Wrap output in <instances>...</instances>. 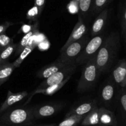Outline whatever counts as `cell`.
I'll return each mask as SVG.
<instances>
[{"label":"cell","mask_w":126,"mask_h":126,"mask_svg":"<svg viewBox=\"0 0 126 126\" xmlns=\"http://www.w3.org/2000/svg\"><path fill=\"white\" fill-rule=\"evenodd\" d=\"M120 48V35L111 32L106 37L96 56V63L100 74H106L112 69L118 56Z\"/></svg>","instance_id":"6da1fadb"},{"label":"cell","mask_w":126,"mask_h":126,"mask_svg":"<svg viewBox=\"0 0 126 126\" xmlns=\"http://www.w3.org/2000/svg\"><path fill=\"white\" fill-rule=\"evenodd\" d=\"M35 119L32 106L11 107L0 114V123L9 126H30Z\"/></svg>","instance_id":"7a4b0ae2"},{"label":"cell","mask_w":126,"mask_h":126,"mask_svg":"<svg viewBox=\"0 0 126 126\" xmlns=\"http://www.w3.org/2000/svg\"><path fill=\"white\" fill-rule=\"evenodd\" d=\"M96 56H93L83 64L80 78L77 85V92L84 93L90 90L96 85L100 73L96 63Z\"/></svg>","instance_id":"3957f363"},{"label":"cell","mask_w":126,"mask_h":126,"mask_svg":"<svg viewBox=\"0 0 126 126\" xmlns=\"http://www.w3.org/2000/svg\"><path fill=\"white\" fill-rule=\"evenodd\" d=\"M120 88L115 83L111 76L101 87L99 100L101 106L108 110L116 108Z\"/></svg>","instance_id":"277c9868"},{"label":"cell","mask_w":126,"mask_h":126,"mask_svg":"<svg viewBox=\"0 0 126 126\" xmlns=\"http://www.w3.org/2000/svg\"><path fill=\"white\" fill-rule=\"evenodd\" d=\"M90 40V38H89L88 35L86 34L80 40L71 43L65 50L60 53V55L56 60L67 64L76 63V59L80 54Z\"/></svg>","instance_id":"5b68a950"},{"label":"cell","mask_w":126,"mask_h":126,"mask_svg":"<svg viewBox=\"0 0 126 126\" xmlns=\"http://www.w3.org/2000/svg\"><path fill=\"white\" fill-rule=\"evenodd\" d=\"M106 38L105 34L103 33L92 37L76 59V64L78 66L85 64L93 56L97 54Z\"/></svg>","instance_id":"8992f818"},{"label":"cell","mask_w":126,"mask_h":126,"mask_svg":"<svg viewBox=\"0 0 126 126\" xmlns=\"http://www.w3.org/2000/svg\"><path fill=\"white\" fill-rule=\"evenodd\" d=\"M77 66H78V64H77L76 63L67 65V66L59 70V71L51 76L50 77L46 79L40 83L37 88H42L53 85L58 84V83L64 82L67 79H71V76L74 74L75 71L77 69Z\"/></svg>","instance_id":"52a82bcc"},{"label":"cell","mask_w":126,"mask_h":126,"mask_svg":"<svg viewBox=\"0 0 126 126\" xmlns=\"http://www.w3.org/2000/svg\"><path fill=\"white\" fill-rule=\"evenodd\" d=\"M63 107L61 103H48L33 106V116L36 119L50 117L59 112Z\"/></svg>","instance_id":"ba28073f"},{"label":"cell","mask_w":126,"mask_h":126,"mask_svg":"<svg viewBox=\"0 0 126 126\" xmlns=\"http://www.w3.org/2000/svg\"><path fill=\"white\" fill-rule=\"evenodd\" d=\"M119 88L126 87V59H120L113 67L110 76Z\"/></svg>","instance_id":"9c48e42d"},{"label":"cell","mask_w":126,"mask_h":126,"mask_svg":"<svg viewBox=\"0 0 126 126\" xmlns=\"http://www.w3.org/2000/svg\"><path fill=\"white\" fill-rule=\"evenodd\" d=\"M86 34H87V29L84 22V20L81 17L79 16V19L77 24L74 27L73 30L71 32V34L70 35L67 40L66 41L65 44L61 49L60 53L65 50L69 45L80 40Z\"/></svg>","instance_id":"30bf717a"},{"label":"cell","mask_w":126,"mask_h":126,"mask_svg":"<svg viewBox=\"0 0 126 126\" xmlns=\"http://www.w3.org/2000/svg\"><path fill=\"white\" fill-rule=\"evenodd\" d=\"M97 106H98V103L96 99H93V100L83 101L72 106L70 109L69 111L67 112L65 117H69L72 115H79V116L87 115L88 112H90L92 110H93Z\"/></svg>","instance_id":"8fae6325"},{"label":"cell","mask_w":126,"mask_h":126,"mask_svg":"<svg viewBox=\"0 0 126 126\" xmlns=\"http://www.w3.org/2000/svg\"><path fill=\"white\" fill-rule=\"evenodd\" d=\"M117 117L114 112L105 107L99 108V126H117Z\"/></svg>","instance_id":"7c38bea8"},{"label":"cell","mask_w":126,"mask_h":126,"mask_svg":"<svg viewBox=\"0 0 126 126\" xmlns=\"http://www.w3.org/2000/svg\"><path fill=\"white\" fill-rule=\"evenodd\" d=\"M108 17V9L106 8L98 14L97 17L95 19L92 24L90 33L92 37L102 33V32L103 31L106 25Z\"/></svg>","instance_id":"4fadbf2b"},{"label":"cell","mask_w":126,"mask_h":126,"mask_svg":"<svg viewBox=\"0 0 126 126\" xmlns=\"http://www.w3.org/2000/svg\"><path fill=\"white\" fill-rule=\"evenodd\" d=\"M28 95L29 93L27 91L13 93L11 91L8 90L6 99L0 107V114H1L3 112H4L9 108L12 107L14 104L21 101Z\"/></svg>","instance_id":"5bb4252c"},{"label":"cell","mask_w":126,"mask_h":126,"mask_svg":"<svg viewBox=\"0 0 126 126\" xmlns=\"http://www.w3.org/2000/svg\"><path fill=\"white\" fill-rule=\"evenodd\" d=\"M67 65L69 64L63 63L58 60H56L53 63L44 66L40 70H39L37 72V77L40 79H46L53 74H55L58 71H59L61 69L67 66Z\"/></svg>","instance_id":"9a60e30c"},{"label":"cell","mask_w":126,"mask_h":126,"mask_svg":"<svg viewBox=\"0 0 126 126\" xmlns=\"http://www.w3.org/2000/svg\"><path fill=\"white\" fill-rule=\"evenodd\" d=\"M70 78L67 79L66 80H65L64 82H61L60 83H58V84H55L53 85L48 86V87H44V88H36L35 89L33 92H32V93L30 94H29L28 95V98L26 102L24 104V105H27L29 104V103L30 102V100H32V97H33V95L36 94H38V93H42V94H45V95H48V96H51V95H53L54 93H56L61 88H63V86L69 80Z\"/></svg>","instance_id":"2e32d148"},{"label":"cell","mask_w":126,"mask_h":126,"mask_svg":"<svg viewBox=\"0 0 126 126\" xmlns=\"http://www.w3.org/2000/svg\"><path fill=\"white\" fill-rule=\"evenodd\" d=\"M116 108L117 109L122 125L126 122V87L120 88Z\"/></svg>","instance_id":"e0dca14e"},{"label":"cell","mask_w":126,"mask_h":126,"mask_svg":"<svg viewBox=\"0 0 126 126\" xmlns=\"http://www.w3.org/2000/svg\"><path fill=\"white\" fill-rule=\"evenodd\" d=\"M99 106H97L88 112L81 122L83 126H99Z\"/></svg>","instance_id":"ac0fdd59"},{"label":"cell","mask_w":126,"mask_h":126,"mask_svg":"<svg viewBox=\"0 0 126 126\" xmlns=\"http://www.w3.org/2000/svg\"><path fill=\"white\" fill-rule=\"evenodd\" d=\"M15 69L13 63L9 62L0 64V87L9 79Z\"/></svg>","instance_id":"d6986e66"},{"label":"cell","mask_w":126,"mask_h":126,"mask_svg":"<svg viewBox=\"0 0 126 126\" xmlns=\"http://www.w3.org/2000/svg\"><path fill=\"white\" fill-rule=\"evenodd\" d=\"M37 45L33 42V40H32V38L31 40H30L29 45H28L23 49L22 51L20 53L19 58H18L14 63H13L14 66H15L16 68H18V67H20L21 64L22 63V62L25 60V58H26L33 51V50L35 48Z\"/></svg>","instance_id":"ffe728a7"},{"label":"cell","mask_w":126,"mask_h":126,"mask_svg":"<svg viewBox=\"0 0 126 126\" xmlns=\"http://www.w3.org/2000/svg\"><path fill=\"white\" fill-rule=\"evenodd\" d=\"M38 32H39L38 30V27L36 28V29H33V30H32L31 32H29V33H26L24 37H22V38L21 39V40L20 41L19 43H17V47L16 49V54H20V53L22 51L23 49L27 47V46L29 45V43H30V40H31L32 38L33 37V36L36 33H37Z\"/></svg>","instance_id":"44dd1931"},{"label":"cell","mask_w":126,"mask_h":126,"mask_svg":"<svg viewBox=\"0 0 126 126\" xmlns=\"http://www.w3.org/2000/svg\"><path fill=\"white\" fill-rule=\"evenodd\" d=\"M85 116L86 115H83V116L72 115L65 117L64 119L61 121L58 125H56V126H77V125L81 123Z\"/></svg>","instance_id":"7402d4cb"},{"label":"cell","mask_w":126,"mask_h":126,"mask_svg":"<svg viewBox=\"0 0 126 126\" xmlns=\"http://www.w3.org/2000/svg\"><path fill=\"white\" fill-rule=\"evenodd\" d=\"M93 0H80L79 2V16L81 17L84 20L85 17L88 16L90 10L92 7Z\"/></svg>","instance_id":"603a6c76"},{"label":"cell","mask_w":126,"mask_h":126,"mask_svg":"<svg viewBox=\"0 0 126 126\" xmlns=\"http://www.w3.org/2000/svg\"><path fill=\"white\" fill-rule=\"evenodd\" d=\"M17 43H12L11 45L0 52V64L8 62V59L16 49Z\"/></svg>","instance_id":"cb8c5ba5"},{"label":"cell","mask_w":126,"mask_h":126,"mask_svg":"<svg viewBox=\"0 0 126 126\" xmlns=\"http://www.w3.org/2000/svg\"><path fill=\"white\" fill-rule=\"evenodd\" d=\"M111 1V0H93L92 11L94 14H100Z\"/></svg>","instance_id":"d4e9b609"},{"label":"cell","mask_w":126,"mask_h":126,"mask_svg":"<svg viewBox=\"0 0 126 126\" xmlns=\"http://www.w3.org/2000/svg\"><path fill=\"white\" fill-rule=\"evenodd\" d=\"M13 43L14 40L13 38L8 37L4 33L0 35V52Z\"/></svg>","instance_id":"484cf974"},{"label":"cell","mask_w":126,"mask_h":126,"mask_svg":"<svg viewBox=\"0 0 126 126\" xmlns=\"http://www.w3.org/2000/svg\"><path fill=\"white\" fill-rule=\"evenodd\" d=\"M40 16V14L38 9L37 7L34 6L28 11L26 14V17L28 20L30 21H37Z\"/></svg>","instance_id":"4316f807"},{"label":"cell","mask_w":126,"mask_h":126,"mask_svg":"<svg viewBox=\"0 0 126 126\" xmlns=\"http://www.w3.org/2000/svg\"><path fill=\"white\" fill-rule=\"evenodd\" d=\"M67 9L71 14H79V2L71 0L67 5Z\"/></svg>","instance_id":"83f0119b"},{"label":"cell","mask_w":126,"mask_h":126,"mask_svg":"<svg viewBox=\"0 0 126 126\" xmlns=\"http://www.w3.org/2000/svg\"><path fill=\"white\" fill-rule=\"evenodd\" d=\"M38 22L36 23L35 24H33V25H30V24H24L22 25V26L20 28V30H19V33L22 32V33H27L30 32H31L32 30H33V29H36V28H38Z\"/></svg>","instance_id":"f1b7e54d"},{"label":"cell","mask_w":126,"mask_h":126,"mask_svg":"<svg viewBox=\"0 0 126 126\" xmlns=\"http://www.w3.org/2000/svg\"><path fill=\"white\" fill-rule=\"evenodd\" d=\"M121 30H122V34L124 33L126 30V2L125 3L124 6L123 10L122 13V16H121Z\"/></svg>","instance_id":"f546056e"},{"label":"cell","mask_w":126,"mask_h":126,"mask_svg":"<svg viewBox=\"0 0 126 126\" xmlns=\"http://www.w3.org/2000/svg\"><path fill=\"white\" fill-rule=\"evenodd\" d=\"M50 47V43L48 40V39H46L42 42L38 43V48L40 51H46L49 49Z\"/></svg>","instance_id":"4dcf8cb0"},{"label":"cell","mask_w":126,"mask_h":126,"mask_svg":"<svg viewBox=\"0 0 126 126\" xmlns=\"http://www.w3.org/2000/svg\"><path fill=\"white\" fill-rule=\"evenodd\" d=\"M14 24H15V23L8 21H6L4 23H3V24H1L0 25V35L5 33V32L6 31V30L9 27L12 26V25H14Z\"/></svg>","instance_id":"1f68e13d"},{"label":"cell","mask_w":126,"mask_h":126,"mask_svg":"<svg viewBox=\"0 0 126 126\" xmlns=\"http://www.w3.org/2000/svg\"><path fill=\"white\" fill-rule=\"evenodd\" d=\"M45 1L46 0H34V6L37 7L40 15L43 12V9H44Z\"/></svg>","instance_id":"d6a6232c"},{"label":"cell","mask_w":126,"mask_h":126,"mask_svg":"<svg viewBox=\"0 0 126 126\" xmlns=\"http://www.w3.org/2000/svg\"><path fill=\"white\" fill-rule=\"evenodd\" d=\"M55 124H41V125H35V126H55Z\"/></svg>","instance_id":"836d02e7"},{"label":"cell","mask_w":126,"mask_h":126,"mask_svg":"<svg viewBox=\"0 0 126 126\" xmlns=\"http://www.w3.org/2000/svg\"><path fill=\"white\" fill-rule=\"evenodd\" d=\"M123 35L124 37V40H125V43H126V30L124 32V33H123Z\"/></svg>","instance_id":"e575fe53"},{"label":"cell","mask_w":126,"mask_h":126,"mask_svg":"<svg viewBox=\"0 0 126 126\" xmlns=\"http://www.w3.org/2000/svg\"><path fill=\"white\" fill-rule=\"evenodd\" d=\"M0 126H8V125H5V124H0Z\"/></svg>","instance_id":"d590c367"},{"label":"cell","mask_w":126,"mask_h":126,"mask_svg":"<svg viewBox=\"0 0 126 126\" xmlns=\"http://www.w3.org/2000/svg\"><path fill=\"white\" fill-rule=\"evenodd\" d=\"M123 126H126V122H125V124H124L123 125Z\"/></svg>","instance_id":"8d00e7d4"},{"label":"cell","mask_w":126,"mask_h":126,"mask_svg":"<svg viewBox=\"0 0 126 126\" xmlns=\"http://www.w3.org/2000/svg\"><path fill=\"white\" fill-rule=\"evenodd\" d=\"M74 1H78V2H79V1H80V0H74Z\"/></svg>","instance_id":"74e56055"},{"label":"cell","mask_w":126,"mask_h":126,"mask_svg":"<svg viewBox=\"0 0 126 126\" xmlns=\"http://www.w3.org/2000/svg\"></svg>","instance_id":"f35d334b"}]
</instances>
